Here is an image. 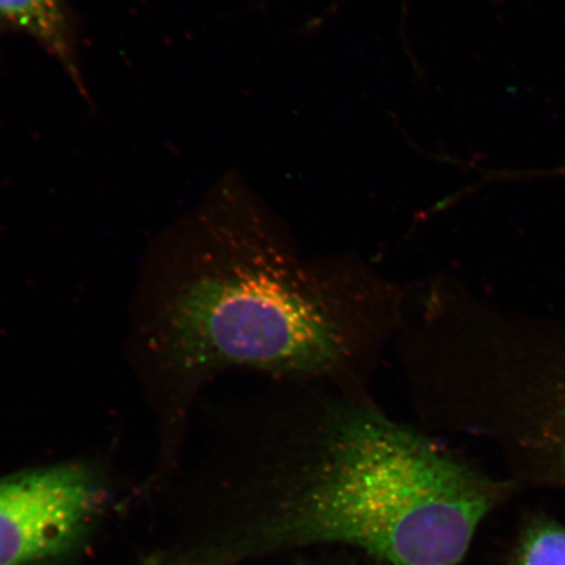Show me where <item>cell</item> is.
Listing matches in <instances>:
<instances>
[{"label": "cell", "mask_w": 565, "mask_h": 565, "mask_svg": "<svg viewBox=\"0 0 565 565\" xmlns=\"http://www.w3.org/2000/svg\"><path fill=\"white\" fill-rule=\"evenodd\" d=\"M0 20L40 42L81 86L68 21L61 0H0Z\"/></svg>", "instance_id": "cell-4"}, {"label": "cell", "mask_w": 565, "mask_h": 565, "mask_svg": "<svg viewBox=\"0 0 565 565\" xmlns=\"http://www.w3.org/2000/svg\"><path fill=\"white\" fill-rule=\"evenodd\" d=\"M515 565H565V527L540 522L526 530Z\"/></svg>", "instance_id": "cell-5"}, {"label": "cell", "mask_w": 565, "mask_h": 565, "mask_svg": "<svg viewBox=\"0 0 565 565\" xmlns=\"http://www.w3.org/2000/svg\"><path fill=\"white\" fill-rule=\"evenodd\" d=\"M100 503L79 466L0 480V565H26L63 553L79 539Z\"/></svg>", "instance_id": "cell-3"}, {"label": "cell", "mask_w": 565, "mask_h": 565, "mask_svg": "<svg viewBox=\"0 0 565 565\" xmlns=\"http://www.w3.org/2000/svg\"><path fill=\"white\" fill-rule=\"evenodd\" d=\"M554 174H565V167L556 169V171H554Z\"/></svg>", "instance_id": "cell-6"}, {"label": "cell", "mask_w": 565, "mask_h": 565, "mask_svg": "<svg viewBox=\"0 0 565 565\" xmlns=\"http://www.w3.org/2000/svg\"><path fill=\"white\" fill-rule=\"evenodd\" d=\"M227 203L221 264L169 315L174 359L198 372L246 366L351 388L392 330L394 295L355 264L301 258L246 190L231 188Z\"/></svg>", "instance_id": "cell-1"}, {"label": "cell", "mask_w": 565, "mask_h": 565, "mask_svg": "<svg viewBox=\"0 0 565 565\" xmlns=\"http://www.w3.org/2000/svg\"><path fill=\"white\" fill-rule=\"evenodd\" d=\"M303 454L263 545L355 546L388 565H457L497 501L491 480L344 391L296 420Z\"/></svg>", "instance_id": "cell-2"}]
</instances>
